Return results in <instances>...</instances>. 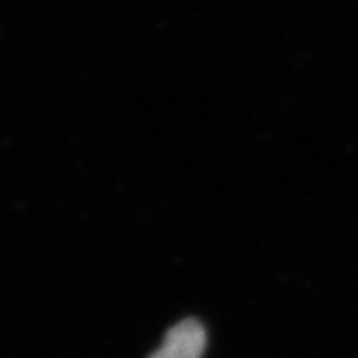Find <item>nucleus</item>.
<instances>
[{"mask_svg":"<svg viewBox=\"0 0 358 358\" xmlns=\"http://www.w3.org/2000/svg\"><path fill=\"white\" fill-rule=\"evenodd\" d=\"M150 358H201L200 355L187 352L184 350H179L176 346H172L169 343H164L157 350L154 354H151Z\"/></svg>","mask_w":358,"mask_h":358,"instance_id":"nucleus-1","label":"nucleus"}]
</instances>
